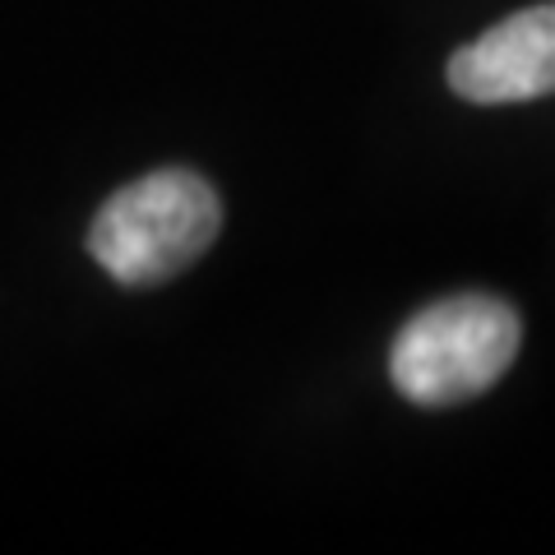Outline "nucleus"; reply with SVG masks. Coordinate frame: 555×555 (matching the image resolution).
I'll list each match as a JSON object with an SVG mask.
<instances>
[{
    "mask_svg": "<svg viewBox=\"0 0 555 555\" xmlns=\"http://www.w3.org/2000/svg\"><path fill=\"white\" fill-rule=\"evenodd\" d=\"M518 343L524 324L509 301L463 292L416 310L398 328L389 347V379L416 408H459L505 379Z\"/></svg>",
    "mask_w": 555,
    "mask_h": 555,
    "instance_id": "f03ea898",
    "label": "nucleus"
},
{
    "mask_svg": "<svg viewBox=\"0 0 555 555\" xmlns=\"http://www.w3.org/2000/svg\"><path fill=\"white\" fill-rule=\"evenodd\" d=\"M449 89L463 102L500 107L555 93V0L518 10L449 61Z\"/></svg>",
    "mask_w": 555,
    "mask_h": 555,
    "instance_id": "7ed1b4c3",
    "label": "nucleus"
},
{
    "mask_svg": "<svg viewBox=\"0 0 555 555\" xmlns=\"http://www.w3.org/2000/svg\"><path fill=\"white\" fill-rule=\"evenodd\" d=\"M218 190L190 167H158L98 208L89 255L120 287H158L218 241Z\"/></svg>",
    "mask_w": 555,
    "mask_h": 555,
    "instance_id": "f257e3e1",
    "label": "nucleus"
}]
</instances>
